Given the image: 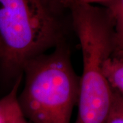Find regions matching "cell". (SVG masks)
<instances>
[{
  "instance_id": "6da1fadb",
  "label": "cell",
  "mask_w": 123,
  "mask_h": 123,
  "mask_svg": "<svg viewBox=\"0 0 123 123\" xmlns=\"http://www.w3.org/2000/svg\"><path fill=\"white\" fill-rule=\"evenodd\" d=\"M56 0H0V81L12 83L27 64L66 43Z\"/></svg>"
},
{
  "instance_id": "7a4b0ae2",
  "label": "cell",
  "mask_w": 123,
  "mask_h": 123,
  "mask_svg": "<svg viewBox=\"0 0 123 123\" xmlns=\"http://www.w3.org/2000/svg\"><path fill=\"white\" fill-rule=\"evenodd\" d=\"M68 10L82 56L75 123H105L113 92L104 64L115 51L114 23L103 6L74 3Z\"/></svg>"
},
{
  "instance_id": "3957f363",
  "label": "cell",
  "mask_w": 123,
  "mask_h": 123,
  "mask_svg": "<svg viewBox=\"0 0 123 123\" xmlns=\"http://www.w3.org/2000/svg\"><path fill=\"white\" fill-rule=\"evenodd\" d=\"M18 101L30 123H70L79 99V76L66 43L29 62Z\"/></svg>"
},
{
  "instance_id": "277c9868",
  "label": "cell",
  "mask_w": 123,
  "mask_h": 123,
  "mask_svg": "<svg viewBox=\"0 0 123 123\" xmlns=\"http://www.w3.org/2000/svg\"><path fill=\"white\" fill-rule=\"evenodd\" d=\"M23 74L14 81L6 94L0 98V123H30L23 114L18 94Z\"/></svg>"
},
{
  "instance_id": "5b68a950",
  "label": "cell",
  "mask_w": 123,
  "mask_h": 123,
  "mask_svg": "<svg viewBox=\"0 0 123 123\" xmlns=\"http://www.w3.org/2000/svg\"><path fill=\"white\" fill-rule=\"evenodd\" d=\"M105 7L114 25L115 53L123 50V0H112Z\"/></svg>"
},
{
  "instance_id": "8992f818",
  "label": "cell",
  "mask_w": 123,
  "mask_h": 123,
  "mask_svg": "<svg viewBox=\"0 0 123 123\" xmlns=\"http://www.w3.org/2000/svg\"><path fill=\"white\" fill-rule=\"evenodd\" d=\"M104 72L111 88L123 96V60L111 56L104 64Z\"/></svg>"
},
{
  "instance_id": "52a82bcc",
  "label": "cell",
  "mask_w": 123,
  "mask_h": 123,
  "mask_svg": "<svg viewBox=\"0 0 123 123\" xmlns=\"http://www.w3.org/2000/svg\"><path fill=\"white\" fill-rule=\"evenodd\" d=\"M112 92L111 105L105 123H123V96L113 89Z\"/></svg>"
},
{
  "instance_id": "ba28073f",
  "label": "cell",
  "mask_w": 123,
  "mask_h": 123,
  "mask_svg": "<svg viewBox=\"0 0 123 123\" xmlns=\"http://www.w3.org/2000/svg\"><path fill=\"white\" fill-rule=\"evenodd\" d=\"M112 0H73V3H81V4H86L98 5L105 6L109 4ZM71 4V5H72ZM70 8V7H69Z\"/></svg>"
},
{
  "instance_id": "9c48e42d",
  "label": "cell",
  "mask_w": 123,
  "mask_h": 123,
  "mask_svg": "<svg viewBox=\"0 0 123 123\" xmlns=\"http://www.w3.org/2000/svg\"><path fill=\"white\" fill-rule=\"evenodd\" d=\"M56 1L64 8L68 9V10L73 2V0H56Z\"/></svg>"
},
{
  "instance_id": "30bf717a",
  "label": "cell",
  "mask_w": 123,
  "mask_h": 123,
  "mask_svg": "<svg viewBox=\"0 0 123 123\" xmlns=\"http://www.w3.org/2000/svg\"><path fill=\"white\" fill-rule=\"evenodd\" d=\"M112 57H114L116 58H118V59L123 60V50L119 51H116V52L114 53Z\"/></svg>"
}]
</instances>
